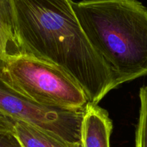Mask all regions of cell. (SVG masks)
Listing matches in <instances>:
<instances>
[{
  "label": "cell",
  "instance_id": "1",
  "mask_svg": "<svg viewBox=\"0 0 147 147\" xmlns=\"http://www.w3.org/2000/svg\"><path fill=\"white\" fill-rule=\"evenodd\" d=\"M16 45L25 53L55 65L98 103L116 87L113 73L83 32L72 0H11Z\"/></svg>",
  "mask_w": 147,
  "mask_h": 147
},
{
  "label": "cell",
  "instance_id": "2",
  "mask_svg": "<svg viewBox=\"0 0 147 147\" xmlns=\"http://www.w3.org/2000/svg\"><path fill=\"white\" fill-rule=\"evenodd\" d=\"M79 24L116 87L147 75V8L138 0L72 1Z\"/></svg>",
  "mask_w": 147,
  "mask_h": 147
},
{
  "label": "cell",
  "instance_id": "3",
  "mask_svg": "<svg viewBox=\"0 0 147 147\" xmlns=\"http://www.w3.org/2000/svg\"><path fill=\"white\" fill-rule=\"evenodd\" d=\"M0 80L42 106L79 111L89 103L83 89L64 70L25 53L11 55L0 62Z\"/></svg>",
  "mask_w": 147,
  "mask_h": 147
},
{
  "label": "cell",
  "instance_id": "4",
  "mask_svg": "<svg viewBox=\"0 0 147 147\" xmlns=\"http://www.w3.org/2000/svg\"><path fill=\"white\" fill-rule=\"evenodd\" d=\"M85 109L70 111L42 106L17 94L0 80V113L14 122H22L67 142L81 143Z\"/></svg>",
  "mask_w": 147,
  "mask_h": 147
},
{
  "label": "cell",
  "instance_id": "5",
  "mask_svg": "<svg viewBox=\"0 0 147 147\" xmlns=\"http://www.w3.org/2000/svg\"><path fill=\"white\" fill-rule=\"evenodd\" d=\"M113 123L109 113L98 105L89 103L81 125L83 147H110Z\"/></svg>",
  "mask_w": 147,
  "mask_h": 147
},
{
  "label": "cell",
  "instance_id": "6",
  "mask_svg": "<svg viewBox=\"0 0 147 147\" xmlns=\"http://www.w3.org/2000/svg\"><path fill=\"white\" fill-rule=\"evenodd\" d=\"M14 134L23 147H83L20 121L16 122Z\"/></svg>",
  "mask_w": 147,
  "mask_h": 147
},
{
  "label": "cell",
  "instance_id": "7",
  "mask_svg": "<svg viewBox=\"0 0 147 147\" xmlns=\"http://www.w3.org/2000/svg\"><path fill=\"white\" fill-rule=\"evenodd\" d=\"M14 34L11 0H0V60L4 61L11 55L18 53Z\"/></svg>",
  "mask_w": 147,
  "mask_h": 147
},
{
  "label": "cell",
  "instance_id": "8",
  "mask_svg": "<svg viewBox=\"0 0 147 147\" xmlns=\"http://www.w3.org/2000/svg\"><path fill=\"white\" fill-rule=\"evenodd\" d=\"M140 110L136 131L135 147H147V85L140 88Z\"/></svg>",
  "mask_w": 147,
  "mask_h": 147
},
{
  "label": "cell",
  "instance_id": "9",
  "mask_svg": "<svg viewBox=\"0 0 147 147\" xmlns=\"http://www.w3.org/2000/svg\"><path fill=\"white\" fill-rule=\"evenodd\" d=\"M0 147H23L14 133H0Z\"/></svg>",
  "mask_w": 147,
  "mask_h": 147
},
{
  "label": "cell",
  "instance_id": "10",
  "mask_svg": "<svg viewBox=\"0 0 147 147\" xmlns=\"http://www.w3.org/2000/svg\"><path fill=\"white\" fill-rule=\"evenodd\" d=\"M16 122L0 113V133H14Z\"/></svg>",
  "mask_w": 147,
  "mask_h": 147
},
{
  "label": "cell",
  "instance_id": "11",
  "mask_svg": "<svg viewBox=\"0 0 147 147\" xmlns=\"http://www.w3.org/2000/svg\"><path fill=\"white\" fill-rule=\"evenodd\" d=\"M0 62H1V60H0Z\"/></svg>",
  "mask_w": 147,
  "mask_h": 147
}]
</instances>
